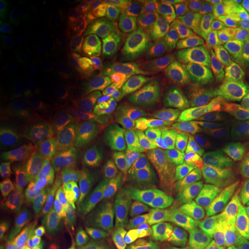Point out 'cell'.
Segmentation results:
<instances>
[{
  "mask_svg": "<svg viewBox=\"0 0 249 249\" xmlns=\"http://www.w3.org/2000/svg\"><path fill=\"white\" fill-rule=\"evenodd\" d=\"M205 128L214 139L227 141L249 140V97L234 86L218 89L210 97Z\"/></svg>",
  "mask_w": 249,
  "mask_h": 249,
  "instance_id": "obj_1",
  "label": "cell"
},
{
  "mask_svg": "<svg viewBox=\"0 0 249 249\" xmlns=\"http://www.w3.org/2000/svg\"><path fill=\"white\" fill-rule=\"evenodd\" d=\"M37 139L43 152L59 166H66L79 155V129L67 116L55 114L40 120L37 127Z\"/></svg>",
  "mask_w": 249,
  "mask_h": 249,
  "instance_id": "obj_2",
  "label": "cell"
},
{
  "mask_svg": "<svg viewBox=\"0 0 249 249\" xmlns=\"http://www.w3.org/2000/svg\"><path fill=\"white\" fill-rule=\"evenodd\" d=\"M197 160L203 178V185L198 189L201 195L218 196L225 192L234 178L227 149L218 143H202L197 148Z\"/></svg>",
  "mask_w": 249,
  "mask_h": 249,
  "instance_id": "obj_3",
  "label": "cell"
},
{
  "mask_svg": "<svg viewBox=\"0 0 249 249\" xmlns=\"http://www.w3.org/2000/svg\"><path fill=\"white\" fill-rule=\"evenodd\" d=\"M141 172L145 186L158 200L167 201L177 197L185 186V177L176 164L157 154L142 157Z\"/></svg>",
  "mask_w": 249,
  "mask_h": 249,
  "instance_id": "obj_4",
  "label": "cell"
},
{
  "mask_svg": "<svg viewBox=\"0 0 249 249\" xmlns=\"http://www.w3.org/2000/svg\"><path fill=\"white\" fill-rule=\"evenodd\" d=\"M220 62H223V59L214 46L213 37H209L188 54L173 60L177 74L194 89H203L209 85Z\"/></svg>",
  "mask_w": 249,
  "mask_h": 249,
  "instance_id": "obj_5",
  "label": "cell"
},
{
  "mask_svg": "<svg viewBox=\"0 0 249 249\" xmlns=\"http://www.w3.org/2000/svg\"><path fill=\"white\" fill-rule=\"evenodd\" d=\"M99 230L98 220L92 216L85 202L75 196H68L61 208L60 240L71 245L96 235Z\"/></svg>",
  "mask_w": 249,
  "mask_h": 249,
  "instance_id": "obj_6",
  "label": "cell"
},
{
  "mask_svg": "<svg viewBox=\"0 0 249 249\" xmlns=\"http://www.w3.org/2000/svg\"><path fill=\"white\" fill-rule=\"evenodd\" d=\"M210 97L209 91L187 87L178 91L173 108L177 130L204 132L205 114Z\"/></svg>",
  "mask_w": 249,
  "mask_h": 249,
  "instance_id": "obj_7",
  "label": "cell"
},
{
  "mask_svg": "<svg viewBox=\"0 0 249 249\" xmlns=\"http://www.w3.org/2000/svg\"><path fill=\"white\" fill-rule=\"evenodd\" d=\"M174 71H167L152 83L141 98V111L150 123L163 124L170 117L171 104L178 93Z\"/></svg>",
  "mask_w": 249,
  "mask_h": 249,
  "instance_id": "obj_8",
  "label": "cell"
},
{
  "mask_svg": "<svg viewBox=\"0 0 249 249\" xmlns=\"http://www.w3.org/2000/svg\"><path fill=\"white\" fill-rule=\"evenodd\" d=\"M60 233V211L53 200L40 201L34 209L27 227L29 248L49 246Z\"/></svg>",
  "mask_w": 249,
  "mask_h": 249,
  "instance_id": "obj_9",
  "label": "cell"
},
{
  "mask_svg": "<svg viewBox=\"0 0 249 249\" xmlns=\"http://www.w3.org/2000/svg\"><path fill=\"white\" fill-rule=\"evenodd\" d=\"M178 217L172 211H149L140 218L138 235L148 249H167L174 238V225Z\"/></svg>",
  "mask_w": 249,
  "mask_h": 249,
  "instance_id": "obj_10",
  "label": "cell"
},
{
  "mask_svg": "<svg viewBox=\"0 0 249 249\" xmlns=\"http://www.w3.org/2000/svg\"><path fill=\"white\" fill-rule=\"evenodd\" d=\"M0 96L4 117L8 123L24 124L36 116L38 105L33 90L2 83Z\"/></svg>",
  "mask_w": 249,
  "mask_h": 249,
  "instance_id": "obj_11",
  "label": "cell"
},
{
  "mask_svg": "<svg viewBox=\"0 0 249 249\" xmlns=\"http://www.w3.org/2000/svg\"><path fill=\"white\" fill-rule=\"evenodd\" d=\"M234 86L249 92V46L239 49L224 60L208 85V90Z\"/></svg>",
  "mask_w": 249,
  "mask_h": 249,
  "instance_id": "obj_12",
  "label": "cell"
},
{
  "mask_svg": "<svg viewBox=\"0 0 249 249\" xmlns=\"http://www.w3.org/2000/svg\"><path fill=\"white\" fill-rule=\"evenodd\" d=\"M202 143L200 136L188 130H177L170 139V151L173 160L185 169L198 189L203 185L197 160V148Z\"/></svg>",
  "mask_w": 249,
  "mask_h": 249,
  "instance_id": "obj_13",
  "label": "cell"
},
{
  "mask_svg": "<svg viewBox=\"0 0 249 249\" xmlns=\"http://www.w3.org/2000/svg\"><path fill=\"white\" fill-rule=\"evenodd\" d=\"M213 227V238L239 227H249V188L223 202L214 216Z\"/></svg>",
  "mask_w": 249,
  "mask_h": 249,
  "instance_id": "obj_14",
  "label": "cell"
},
{
  "mask_svg": "<svg viewBox=\"0 0 249 249\" xmlns=\"http://www.w3.org/2000/svg\"><path fill=\"white\" fill-rule=\"evenodd\" d=\"M133 55L140 66L150 67L160 54L158 30L149 18H144L134 28L129 40Z\"/></svg>",
  "mask_w": 249,
  "mask_h": 249,
  "instance_id": "obj_15",
  "label": "cell"
},
{
  "mask_svg": "<svg viewBox=\"0 0 249 249\" xmlns=\"http://www.w3.org/2000/svg\"><path fill=\"white\" fill-rule=\"evenodd\" d=\"M51 40L40 15L33 18L22 36V54L36 65H44L51 55Z\"/></svg>",
  "mask_w": 249,
  "mask_h": 249,
  "instance_id": "obj_16",
  "label": "cell"
},
{
  "mask_svg": "<svg viewBox=\"0 0 249 249\" xmlns=\"http://www.w3.org/2000/svg\"><path fill=\"white\" fill-rule=\"evenodd\" d=\"M46 27L59 53H71L74 45L73 33L66 11L57 0H51L46 6Z\"/></svg>",
  "mask_w": 249,
  "mask_h": 249,
  "instance_id": "obj_17",
  "label": "cell"
},
{
  "mask_svg": "<svg viewBox=\"0 0 249 249\" xmlns=\"http://www.w3.org/2000/svg\"><path fill=\"white\" fill-rule=\"evenodd\" d=\"M208 38L209 36L195 29L186 20H176L171 24L167 34L171 57L173 60L181 58L201 45Z\"/></svg>",
  "mask_w": 249,
  "mask_h": 249,
  "instance_id": "obj_18",
  "label": "cell"
},
{
  "mask_svg": "<svg viewBox=\"0 0 249 249\" xmlns=\"http://www.w3.org/2000/svg\"><path fill=\"white\" fill-rule=\"evenodd\" d=\"M98 160L110 178L114 180L129 179L138 169V160L123 148L104 147L97 151Z\"/></svg>",
  "mask_w": 249,
  "mask_h": 249,
  "instance_id": "obj_19",
  "label": "cell"
},
{
  "mask_svg": "<svg viewBox=\"0 0 249 249\" xmlns=\"http://www.w3.org/2000/svg\"><path fill=\"white\" fill-rule=\"evenodd\" d=\"M103 107L111 112L119 123L134 128L140 123V111L130 97L117 88H104L101 92Z\"/></svg>",
  "mask_w": 249,
  "mask_h": 249,
  "instance_id": "obj_20",
  "label": "cell"
},
{
  "mask_svg": "<svg viewBox=\"0 0 249 249\" xmlns=\"http://www.w3.org/2000/svg\"><path fill=\"white\" fill-rule=\"evenodd\" d=\"M186 21L207 36H214L227 28V12L217 1H205Z\"/></svg>",
  "mask_w": 249,
  "mask_h": 249,
  "instance_id": "obj_21",
  "label": "cell"
},
{
  "mask_svg": "<svg viewBox=\"0 0 249 249\" xmlns=\"http://www.w3.org/2000/svg\"><path fill=\"white\" fill-rule=\"evenodd\" d=\"M129 39L123 30H113L105 36L101 48V61L103 66L111 73H119L124 68Z\"/></svg>",
  "mask_w": 249,
  "mask_h": 249,
  "instance_id": "obj_22",
  "label": "cell"
},
{
  "mask_svg": "<svg viewBox=\"0 0 249 249\" xmlns=\"http://www.w3.org/2000/svg\"><path fill=\"white\" fill-rule=\"evenodd\" d=\"M45 170L46 164L39 155L23 154L9 165L8 176L18 185L30 186L42 178Z\"/></svg>",
  "mask_w": 249,
  "mask_h": 249,
  "instance_id": "obj_23",
  "label": "cell"
},
{
  "mask_svg": "<svg viewBox=\"0 0 249 249\" xmlns=\"http://www.w3.org/2000/svg\"><path fill=\"white\" fill-rule=\"evenodd\" d=\"M0 57V77L2 82L23 86L35 82L36 73L29 61L21 57H11L4 51H1Z\"/></svg>",
  "mask_w": 249,
  "mask_h": 249,
  "instance_id": "obj_24",
  "label": "cell"
},
{
  "mask_svg": "<svg viewBox=\"0 0 249 249\" xmlns=\"http://www.w3.org/2000/svg\"><path fill=\"white\" fill-rule=\"evenodd\" d=\"M89 126L102 142L116 143L121 140L123 129L119 120L103 107H93L89 113Z\"/></svg>",
  "mask_w": 249,
  "mask_h": 249,
  "instance_id": "obj_25",
  "label": "cell"
},
{
  "mask_svg": "<svg viewBox=\"0 0 249 249\" xmlns=\"http://www.w3.org/2000/svg\"><path fill=\"white\" fill-rule=\"evenodd\" d=\"M21 9L13 0L0 1V45L5 50H14L18 43V29Z\"/></svg>",
  "mask_w": 249,
  "mask_h": 249,
  "instance_id": "obj_26",
  "label": "cell"
},
{
  "mask_svg": "<svg viewBox=\"0 0 249 249\" xmlns=\"http://www.w3.org/2000/svg\"><path fill=\"white\" fill-rule=\"evenodd\" d=\"M98 161L91 154H85L77 158L71 166L70 172V181L71 185L82 187L88 185L97 177Z\"/></svg>",
  "mask_w": 249,
  "mask_h": 249,
  "instance_id": "obj_27",
  "label": "cell"
},
{
  "mask_svg": "<svg viewBox=\"0 0 249 249\" xmlns=\"http://www.w3.org/2000/svg\"><path fill=\"white\" fill-rule=\"evenodd\" d=\"M249 245V227H239L217 236L210 244L194 249H245Z\"/></svg>",
  "mask_w": 249,
  "mask_h": 249,
  "instance_id": "obj_28",
  "label": "cell"
},
{
  "mask_svg": "<svg viewBox=\"0 0 249 249\" xmlns=\"http://www.w3.org/2000/svg\"><path fill=\"white\" fill-rule=\"evenodd\" d=\"M232 158V170L235 177L249 176V144L242 141L224 142Z\"/></svg>",
  "mask_w": 249,
  "mask_h": 249,
  "instance_id": "obj_29",
  "label": "cell"
},
{
  "mask_svg": "<svg viewBox=\"0 0 249 249\" xmlns=\"http://www.w3.org/2000/svg\"><path fill=\"white\" fill-rule=\"evenodd\" d=\"M68 103V93L65 88L57 83L46 86L40 98V107L45 112H57L64 108Z\"/></svg>",
  "mask_w": 249,
  "mask_h": 249,
  "instance_id": "obj_30",
  "label": "cell"
},
{
  "mask_svg": "<svg viewBox=\"0 0 249 249\" xmlns=\"http://www.w3.org/2000/svg\"><path fill=\"white\" fill-rule=\"evenodd\" d=\"M227 30L241 46L249 45V14L234 26L227 27Z\"/></svg>",
  "mask_w": 249,
  "mask_h": 249,
  "instance_id": "obj_31",
  "label": "cell"
},
{
  "mask_svg": "<svg viewBox=\"0 0 249 249\" xmlns=\"http://www.w3.org/2000/svg\"><path fill=\"white\" fill-rule=\"evenodd\" d=\"M201 4L197 0H167L166 5L173 13H180V12L188 11L195 6Z\"/></svg>",
  "mask_w": 249,
  "mask_h": 249,
  "instance_id": "obj_32",
  "label": "cell"
},
{
  "mask_svg": "<svg viewBox=\"0 0 249 249\" xmlns=\"http://www.w3.org/2000/svg\"><path fill=\"white\" fill-rule=\"evenodd\" d=\"M67 249H101V248H98V247H96V246L89 244L88 241L82 240V241L74 242V244L67 245Z\"/></svg>",
  "mask_w": 249,
  "mask_h": 249,
  "instance_id": "obj_33",
  "label": "cell"
},
{
  "mask_svg": "<svg viewBox=\"0 0 249 249\" xmlns=\"http://www.w3.org/2000/svg\"><path fill=\"white\" fill-rule=\"evenodd\" d=\"M39 249H67V247H59V246H50V247L39 248Z\"/></svg>",
  "mask_w": 249,
  "mask_h": 249,
  "instance_id": "obj_34",
  "label": "cell"
},
{
  "mask_svg": "<svg viewBox=\"0 0 249 249\" xmlns=\"http://www.w3.org/2000/svg\"><path fill=\"white\" fill-rule=\"evenodd\" d=\"M245 249H249V245H248V246H247V247H246Z\"/></svg>",
  "mask_w": 249,
  "mask_h": 249,
  "instance_id": "obj_35",
  "label": "cell"
},
{
  "mask_svg": "<svg viewBox=\"0 0 249 249\" xmlns=\"http://www.w3.org/2000/svg\"><path fill=\"white\" fill-rule=\"evenodd\" d=\"M248 188H249V187H248Z\"/></svg>",
  "mask_w": 249,
  "mask_h": 249,
  "instance_id": "obj_36",
  "label": "cell"
}]
</instances>
